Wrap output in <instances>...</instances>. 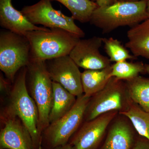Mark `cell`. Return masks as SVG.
Instances as JSON below:
<instances>
[{
    "label": "cell",
    "mask_w": 149,
    "mask_h": 149,
    "mask_svg": "<svg viewBox=\"0 0 149 149\" xmlns=\"http://www.w3.org/2000/svg\"><path fill=\"white\" fill-rule=\"evenodd\" d=\"M27 66L22 68L15 76L9 93L8 104L2 113L17 116L29 130L36 149L42 146V136L38 130L39 113L26 84Z\"/></svg>",
    "instance_id": "cell-1"
},
{
    "label": "cell",
    "mask_w": 149,
    "mask_h": 149,
    "mask_svg": "<svg viewBox=\"0 0 149 149\" xmlns=\"http://www.w3.org/2000/svg\"><path fill=\"white\" fill-rule=\"evenodd\" d=\"M147 0L119 1L109 6L98 7L93 12L90 22L109 33L118 27H132L149 18Z\"/></svg>",
    "instance_id": "cell-2"
},
{
    "label": "cell",
    "mask_w": 149,
    "mask_h": 149,
    "mask_svg": "<svg viewBox=\"0 0 149 149\" xmlns=\"http://www.w3.org/2000/svg\"><path fill=\"white\" fill-rule=\"evenodd\" d=\"M24 36L30 43L31 60L43 61L69 55L81 39L77 35L58 28L47 31H30Z\"/></svg>",
    "instance_id": "cell-3"
},
{
    "label": "cell",
    "mask_w": 149,
    "mask_h": 149,
    "mask_svg": "<svg viewBox=\"0 0 149 149\" xmlns=\"http://www.w3.org/2000/svg\"><path fill=\"white\" fill-rule=\"evenodd\" d=\"M27 67L26 84L38 109V130L42 136L50 124L49 116L53 97L52 81L46 68L45 61L31 60Z\"/></svg>",
    "instance_id": "cell-4"
},
{
    "label": "cell",
    "mask_w": 149,
    "mask_h": 149,
    "mask_svg": "<svg viewBox=\"0 0 149 149\" xmlns=\"http://www.w3.org/2000/svg\"><path fill=\"white\" fill-rule=\"evenodd\" d=\"M133 102L124 80L111 77L104 88L90 98L84 121H89L112 111H126Z\"/></svg>",
    "instance_id": "cell-5"
},
{
    "label": "cell",
    "mask_w": 149,
    "mask_h": 149,
    "mask_svg": "<svg viewBox=\"0 0 149 149\" xmlns=\"http://www.w3.org/2000/svg\"><path fill=\"white\" fill-rule=\"evenodd\" d=\"M31 60V47L27 37L8 30L1 31L0 69L12 83Z\"/></svg>",
    "instance_id": "cell-6"
},
{
    "label": "cell",
    "mask_w": 149,
    "mask_h": 149,
    "mask_svg": "<svg viewBox=\"0 0 149 149\" xmlns=\"http://www.w3.org/2000/svg\"><path fill=\"white\" fill-rule=\"evenodd\" d=\"M91 97H77L74 106L58 120L50 123L42 135V144L53 148L68 143L84 121L85 110Z\"/></svg>",
    "instance_id": "cell-7"
},
{
    "label": "cell",
    "mask_w": 149,
    "mask_h": 149,
    "mask_svg": "<svg viewBox=\"0 0 149 149\" xmlns=\"http://www.w3.org/2000/svg\"><path fill=\"white\" fill-rule=\"evenodd\" d=\"M20 11L34 25L41 24L46 28L63 29L81 38L85 37V32L76 25L73 17L54 9L51 0H40L35 4L25 6Z\"/></svg>",
    "instance_id": "cell-8"
},
{
    "label": "cell",
    "mask_w": 149,
    "mask_h": 149,
    "mask_svg": "<svg viewBox=\"0 0 149 149\" xmlns=\"http://www.w3.org/2000/svg\"><path fill=\"white\" fill-rule=\"evenodd\" d=\"M45 63L52 81L59 83L76 97L84 94L82 72L69 55L48 60Z\"/></svg>",
    "instance_id": "cell-9"
},
{
    "label": "cell",
    "mask_w": 149,
    "mask_h": 149,
    "mask_svg": "<svg viewBox=\"0 0 149 149\" xmlns=\"http://www.w3.org/2000/svg\"><path fill=\"white\" fill-rule=\"evenodd\" d=\"M118 113L117 111H110L85 121L70 139L68 143L72 149H97L107 128Z\"/></svg>",
    "instance_id": "cell-10"
},
{
    "label": "cell",
    "mask_w": 149,
    "mask_h": 149,
    "mask_svg": "<svg viewBox=\"0 0 149 149\" xmlns=\"http://www.w3.org/2000/svg\"><path fill=\"white\" fill-rule=\"evenodd\" d=\"M0 149H36L32 136L20 118L1 113Z\"/></svg>",
    "instance_id": "cell-11"
},
{
    "label": "cell",
    "mask_w": 149,
    "mask_h": 149,
    "mask_svg": "<svg viewBox=\"0 0 149 149\" xmlns=\"http://www.w3.org/2000/svg\"><path fill=\"white\" fill-rule=\"evenodd\" d=\"M102 44V38L97 36L80 39L69 56L77 66L85 70L103 69L110 66L111 62L100 52Z\"/></svg>",
    "instance_id": "cell-12"
},
{
    "label": "cell",
    "mask_w": 149,
    "mask_h": 149,
    "mask_svg": "<svg viewBox=\"0 0 149 149\" xmlns=\"http://www.w3.org/2000/svg\"><path fill=\"white\" fill-rule=\"evenodd\" d=\"M102 149H131L134 144L135 128L130 120L119 113L110 124Z\"/></svg>",
    "instance_id": "cell-13"
},
{
    "label": "cell",
    "mask_w": 149,
    "mask_h": 149,
    "mask_svg": "<svg viewBox=\"0 0 149 149\" xmlns=\"http://www.w3.org/2000/svg\"><path fill=\"white\" fill-rule=\"evenodd\" d=\"M12 0H0V25L6 30L19 35H24L34 30L47 31L45 27H37L32 24L22 13L13 6Z\"/></svg>",
    "instance_id": "cell-14"
},
{
    "label": "cell",
    "mask_w": 149,
    "mask_h": 149,
    "mask_svg": "<svg viewBox=\"0 0 149 149\" xmlns=\"http://www.w3.org/2000/svg\"><path fill=\"white\" fill-rule=\"evenodd\" d=\"M127 36L125 47L133 56L149 59V18L131 27Z\"/></svg>",
    "instance_id": "cell-15"
},
{
    "label": "cell",
    "mask_w": 149,
    "mask_h": 149,
    "mask_svg": "<svg viewBox=\"0 0 149 149\" xmlns=\"http://www.w3.org/2000/svg\"><path fill=\"white\" fill-rule=\"evenodd\" d=\"M52 85L53 97L49 116L50 123L58 120L70 111L76 103L77 98L59 83L52 81Z\"/></svg>",
    "instance_id": "cell-16"
},
{
    "label": "cell",
    "mask_w": 149,
    "mask_h": 149,
    "mask_svg": "<svg viewBox=\"0 0 149 149\" xmlns=\"http://www.w3.org/2000/svg\"><path fill=\"white\" fill-rule=\"evenodd\" d=\"M111 65L100 70H85L81 79L83 93L91 97L104 88L111 77Z\"/></svg>",
    "instance_id": "cell-17"
},
{
    "label": "cell",
    "mask_w": 149,
    "mask_h": 149,
    "mask_svg": "<svg viewBox=\"0 0 149 149\" xmlns=\"http://www.w3.org/2000/svg\"><path fill=\"white\" fill-rule=\"evenodd\" d=\"M132 101L149 112V78L139 76L125 81Z\"/></svg>",
    "instance_id": "cell-18"
},
{
    "label": "cell",
    "mask_w": 149,
    "mask_h": 149,
    "mask_svg": "<svg viewBox=\"0 0 149 149\" xmlns=\"http://www.w3.org/2000/svg\"><path fill=\"white\" fill-rule=\"evenodd\" d=\"M61 3L68 9L74 20L85 23L90 22L93 12L98 7L91 0H51Z\"/></svg>",
    "instance_id": "cell-19"
},
{
    "label": "cell",
    "mask_w": 149,
    "mask_h": 149,
    "mask_svg": "<svg viewBox=\"0 0 149 149\" xmlns=\"http://www.w3.org/2000/svg\"><path fill=\"white\" fill-rule=\"evenodd\" d=\"M119 113L128 118L139 135L149 141V112L133 102L128 109Z\"/></svg>",
    "instance_id": "cell-20"
},
{
    "label": "cell",
    "mask_w": 149,
    "mask_h": 149,
    "mask_svg": "<svg viewBox=\"0 0 149 149\" xmlns=\"http://www.w3.org/2000/svg\"><path fill=\"white\" fill-rule=\"evenodd\" d=\"M111 77L119 80H128L146 72L145 65L142 62H130L126 61L115 63L111 65Z\"/></svg>",
    "instance_id": "cell-21"
},
{
    "label": "cell",
    "mask_w": 149,
    "mask_h": 149,
    "mask_svg": "<svg viewBox=\"0 0 149 149\" xmlns=\"http://www.w3.org/2000/svg\"><path fill=\"white\" fill-rule=\"evenodd\" d=\"M102 40L104 49L111 62L116 63L136 58L135 56L131 55L126 47L117 39L112 37L102 38Z\"/></svg>",
    "instance_id": "cell-22"
},
{
    "label": "cell",
    "mask_w": 149,
    "mask_h": 149,
    "mask_svg": "<svg viewBox=\"0 0 149 149\" xmlns=\"http://www.w3.org/2000/svg\"><path fill=\"white\" fill-rule=\"evenodd\" d=\"M10 84H13L8 80L6 77H4L2 73L1 72L0 75V87H1V91L2 92H6L9 93L12 86H10Z\"/></svg>",
    "instance_id": "cell-23"
},
{
    "label": "cell",
    "mask_w": 149,
    "mask_h": 149,
    "mask_svg": "<svg viewBox=\"0 0 149 149\" xmlns=\"http://www.w3.org/2000/svg\"><path fill=\"white\" fill-rule=\"evenodd\" d=\"M131 149H149V141L142 137L136 141Z\"/></svg>",
    "instance_id": "cell-24"
},
{
    "label": "cell",
    "mask_w": 149,
    "mask_h": 149,
    "mask_svg": "<svg viewBox=\"0 0 149 149\" xmlns=\"http://www.w3.org/2000/svg\"><path fill=\"white\" fill-rule=\"evenodd\" d=\"M117 1V0H97L96 2L98 6L102 7L111 5Z\"/></svg>",
    "instance_id": "cell-25"
},
{
    "label": "cell",
    "mask_w": 149,
    "mask_h": 149,
    "mask_svg": "<svg viewBox=\"0 0 149 149\" xmlns=\"http://www.w3.org/2000/svg\"><path fill=\"white\" fill-rule=\"evenodd\" d=\"M39 149H43L42 147H40ZM44 149H72L69 143L66 144V145H63V146H60L56 147V148H45Z\"/></svg>",
    "instance_id": "cell-26"
},
{
    "label": "cell",
    "mask_w": 149,
    "mask_h": 149,
    "mask_svg": "<svg viewBox=\"0 0 149 149\" xmlns=\"http://www.w3.org/2000/svg\"><path fill=\"white\" fill-rule=\"evenodd\" d=\"M145 70L146 72L149 74V63L145 65Z\"/></svg>",
    "instance_id": "cell-27"
},
{
    "label": "cell",
    "mask_w": 149,
    "mask_h": 149,
    "mask_svg": "<svg viewBox=\"0 0 149 149\" xmlns=\"http://www.w3.org/2000/svg\"><path fill=\"white\" fill-rule=\"evenodd\" d=\"M147 11L149 16V0H147Z\"/></svg>",
    "instance_id": "cell-28"
},
{
    "label": "cell",
    "mask_w": 149,
    "mask_h": 149,
    "mask_svg": "<svg viewBox=\"0 0 149 149\" xmlns=\"http://www.w3.org/2000/svg\"><path fill=\"white\" fill-rule=\"evenodd\" d=\"M119 1H141V0H117Z\"/></svg>",
    "instance_id": "cell-29"
},
{
    "label": "cell",
    "mask_w": 149,
    "mask_h": 149,
    "mask_svg": "<svg viewBox=\"0 0 149 149\" xmlns=\"http://www.w3.org/2000/svg\"><path fill=\"white\" fill-rule=\"evenodd\" d=\"M93 1H97V0H93Z\"/></svg>",
    "instance_id": "cell-30"
}]
</instances>
